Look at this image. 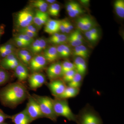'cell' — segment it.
<instances>
[{
    "instance_id": "cell-1",
    "label": "cell",
    "mask_w": 124,
    "mask_h": 124,
    "mask_svg": "<svg viewBox=\"0 0 124 124\" xmlns=\"http://www.w3.org/2000/svg\"><path fill=\"white\" fill-rule=\"evenodd\" d=\"M30 95L23 82L9 83L0 88V102L4 106L14 108L27 99Z\"/></svg>"
},
{
    "instance_id": "cell-2",
    "label": "cell",
    "mask_w": 124,
    "mask_h": 124,
    "mask_svg": "<svg viewBox=\"0 0 124 124\" xmlns=\"http://www.w3.org/2000/svg\"><path fill=\"white\" fill-rule=\"evenodd\" d=\"M35 10L31 6L26 7L14 15L15 27L16 30L33 24Z\"/></svg>"
},
{
    "instance_id": "cell-3",
    "label": "cell",
    "mask_w": 124,
    "mask_h": 124,
    "mask_svg": "<svg viewBox=\"0 0 124 124\" xmlns=\"http://www.w3.org/2000/svg\"><path fill=\"white\" fill-rule=\"evenodd\" d=\"M38 103L45 117L53 121H57L58 116L54 110L53 99L46 96H41L33 94L32 95Z\"/></svg>"
},
{
    "instance_id": "cell-4",
    "label": "cell",
    "mask_w": 124,
    "mask_h": 124,
    "mask_svg": "<svg viewBox=\"0 0 124 124\" xmlns=\"http://www.w3.org/2000/svg\"><path fill=\"white\" fill-rule=\"evenodd\" d=\"M77 115L76 122L78 124H102L98 113L89 104H86Z\"/></svg>"
},
{
    "instance_id": "cell-5",
    "label": "cell",
    "mask_w": 124,
    "mask_h": 124,
    "mask_svg": "<svg viewBox=\"0 0 124 124\" xmlns=\"http://www.w3.org/2000/svg\"><path fill=\"white\" fill-rule=\"evenodd\" d=\"M53 104L54 112L58 117L63 116L69 121L77 122V115L71 110L67 100L54 98Z\"/></svg>"
},
{
    "instance_id": "cell-6",
    "label": "cell",
    "mask_w": 124,
    "mask_h": 124,
    "mask_svg": "<svg viewBox=\"0 0 124 124\" xmlns=\"http://www.w3.org/2000/svg\"><path fill=\"white\" fill-rule=\"evenodd\" d=\"M28 99L26 110L32 121L39 118L45 117L38 105L33 97L30 95Z\"/></svg>"
},
{
    "instance_id": "cell-7",
    "label": "cell",
    "mask_w": 124,
    "mask_h": 124,
    "mask_svg": "<svg viewBox=\"0 0 124 124\" xmlns=\"http://www.w3.org/2000/svg\"><path fill=\"white\" fill-rule=\"evenodd\" d=\"M48 62L42 54L33 55L28 66L32 73L41 72L46 68Z\"/></svg>"
},
{
    "instance_id": "cell-8",
    "label": "cell",
    "mask_w": 124,
    "mask_h": 124,
    "mask_svg": "<svg viewBox=\"0 0 124 124\" xmlns=\"http://www.w3.org/2000/svg\"><path fill=\"white\" fill-rule=\"evenodd\" d=\"M27 80L29 88L34 91L47 82L45 76L41 72L32 73Z\"/></svg>"
},
{
    "instance_id": "cell-9",
    "label": "cell",
    "mask_w": 124,
    "mask_h": 124,
    "mask_svg": "<svg viewBox=\"0 0 124 124\" xmlns=\"http://www.w3.org/2000/svg\"><path fill=\"white\" fill-rule=\"evenodd\" d=\"M20 62L16 52L1 59L0 61V67L6 70H14Z\"/></svg>"
},
{
    "instance_id": "cell-10",
    "label": "cell",
    "mask_w": 124,
    "mask_h": 124,
    "mask_svg": "<svg viewBox=\"0 0 124 124\" xmlns=\"http://www.w3.org/2000/svg\"><path fill=\"white\" fill-rule=\"evenodd\" d=\"M46 85L54 97L62 94L66 88L67 85L61 79L51 81Z\"/></svg>"
},
{
    "instance_id": "cell-11",
    "label": "cell",
    "mask_w": 124,
    "mask_h": 124,
    "mask_svg": "<svg viewBox=\"0 0 124 124\" xmlns=\"http://www.w3.org/2000/svg\"><path fill=\"white\" fill-rule=\"evenodd\" d=\"M46 73L50 81L61 78L62 74V62H56L51 63L46 69Z\"/></svg>"
},
{
    "instance_id": "cell-12",
    "label": "cell",
    "mask_w": 124,
    "mask_h": 124,
    "mask_svg": "<svg viewBox=\"0 0 124 124\" xmlns=\"http://www.w3.org/2000/svg\"><path fill=\"white\" fill-rule=\"evenodd\" d=\"M14 72L18 81L21 82L27 80L30 75L28 67L21 62L14 70Z\"/></svg>"
},
{
    "instance_id": "cell-13",
    "label": "cell",
    "mask_w": 124,
    "mask_h": 124,
    "mask_svg": "<svg viewBox=\"0 0 124 124\" xmlns=\"http://www.w3.org/2000/svg\"><path fill=\"white\" fill-rule=\"evenodd\" d=\"M49 19V15L47 13H44L35 9L33 24L38 30L41 29Z\"/></svg>"
},
{
    "instance_id": "cell-14",
    "label": "cell",
    "mask_w": 124,
    "mask_h": 124,
    "mask_svg": "<svg viewBox=\"0 0 124 124\" xmlns=\"http://www.w3.org/2000/svg\"><path fill=\"white\" fill-rule=\"evenodd\" d=\"M17 49L13 41L10 40L0 45V61L11 54L16 53Z\"/></svg>"
},
{
    "instance_id": "cell-15",
    "label": "cell",
    "mask_w": 124,
    "mask_h": 124,
    "mask_svg": "<svg viewBox=\"0 0 124 124\" xmlns=\"http://www.w3.org/2000/svg\"><path fill=\"white\" fill-rule=\"evenodd\" d=\"M10 119L15 124H30L32 122L25 108L19 113L11 116Z\"/></svg>"
},
{
    "instance_id": "cell-16",
    "label": "cell",
    "mask_w": 124,
    "mask_h": 124,
    "mask_svg": "<svg viewBox=\"0 0 124 124\" xmlns=\"http://www.w3.org/2000/svg\"><path fill=\"white\" fill-rule=\"evenodd\" d=\"M42 55H44L48 63H51L56 62L59 57L57 47L54 46L46 47L44 50Z\"/></svg>"
},
{
    "instance_id": "cell-17",
    "label": "cell",
    "mask_w": 124,
    "mask_h": 124,
    "mask_svg": "<svg viewBox=\"0 0 124 124\" xmlns=\"http://www.w3.org/2000/svg\"><path fill=\"white\" fill-rule=\"evenodd\" d=\"M60 20L49 19L45 24L44 31L51 35L54 33H58L60 31Z\"/></svg>"
},
{
    "instance_id": "cell-18",
    "label": "cell",
    "mask_w": 124,
    "mask_h": 124,
    "mask_svg": "<svg viewBox=\"0 0 124 124\" xmlns=\"http://www.w3.org/2000/svg\"><path fill=\"white\" fill-rule=\"evenodd\" d=\"M73 63L78 73L84 76L86 74L87 68V64L85 59L80 57H76Z\"/></svg>"
},
{
    "instance_id": "cell-19",
    "label": "cell",
    "mask_w": 124,
    "mask_h": 124,
    "mask_svg": "<svg viewBox=\"0 0 124 124\" xmlns=\"http://www.w3.org/2000/svg\"><path fill=\"white\" fill-rule=\"evenodd\" d=\"M80 90V89L76 88L67 85L66 88L62 94L54 98L67 100L68 99L75 97L77 96L79 93Z\"/></svg>"
},
{
    "instance_id": "cell-20",
    "label": "cell",
    "mask_w": 124,
    "mask_h": 124,
    "mask_svg": "<svg viewBox=\"0 0 124 124\" xmlns=\"http://www.w3.org/2000/svg\"><path fill=\"white\" fill-rule=\"evenodd\" d=\"M68 37L64 34L56 33L51 35L48 39L49 43L53 44L58 45L64 44L68 41Z\"/></svg>"
},
{
    "instance_id": "cell-21",
    "label": "cell",
    "mask_w": 124,
    "mask_h": 124,
    "mask_svg": "<svg viewBox=\"0 0 124 124\" xmlns=\"http://www.w3.org/2000/svg\"><path fill=\"white\" fill-rule=\"evenodd\" d=\"M29 6L44 13H47L49 5L44 0H35L29 1Z\"/></svg>"
},
{
    "instance_id": "cell-22",
    "label": "cell",
    "mask_w": 124,
    "mask_h": 124,
    "mask_svg": "<svg viewBox=\"0 0 124 124\" xmlns=\"http://www.w3.org/2000/svg\"><path fill=\"white\" fill-rule=\"evenodd\" d=\"M11 74L8 71L0 67V87L8 84L11 81Z\"/></svg>"
},
{
    "instance_id": "cell-23",
    "label": "cell",
    "mask_w": 124,
    "mask_h": 124,
    "mask_svg": "<svg viewBox=\"0 0 124 124\" xmlns=\"http://www.w3.org/2000/svg\"><path fill=\"white\" fill-rule=\"evenodd\" d=\"M56 47L59 57L68 58L71 53V51L70 47L65 44L59 45Z\"/></svg>"
},
{
    "instance_id": "cell-24",
    "label": "cell",
    "mask_w": 124,
    "mask_h": 124,
    "mask_svg": "<svg viewBox=\"0 0 124 124\" xmlns=\"http://www.w3.org/2000/svg\"><path fill=\"white\" fill-rule=\"evenodd\" d=\"M83 79V76L77 72L72 80L67 84V86L80 89L82 85Z\"/></svg>"
},
{
    "instance_id": "cell-25",
    "label": "cell",
    "mask_w": 124,
    "mask_h": 124,
    "mask_svg": "<svg viewBox=\"0 0 124 124\" xmlns=\"http://www.w3.org/2000/svg\"><path fill=\"white\" fill-rule=\"evenodd\" d=\"M116 13L119 17L124 18V0H117L114 3Z\"/></svg>"
},
{
    "instance_id": "cell-26",
    "label": "cell",
    "mask_w": 124,
    "mask_h": 124,
    "mask_svg": "<svg viewBox=\"0 0 124 124\" xmlns=\"http://www.w3.org/2000/svg\"><path fill=\"white\" fill-rule=\"evenodd\" d=\"M60 10V5L58 3H55L49 5L47 13L51 16L57 17L59 15Z\"/></svg>"
},
{
    "instance_id": "cell-27",
    "label": "cell",
    "mask_w": 124,
    "mask_h": 124,
    "mask_svg": "<svg viewBox=\"0 0 124 124\" xmlns=\"http://www.w3.org/2000/svg\"><path fill=\"white\" fill-rule=\"evenodd\" d=\"M13 39H15L31 44L34 41V38H31L28 36L24 33H17L14 35Z\"/></svg>"
},
{
    "instance_id": "cell-28",
    "label": "cell",
    "mask_w": 124,
    "mask_h": 124,
    "mask_svg": "<svg viewBox=\"0 0 124 124\" xmlns=\"http://www.w3.org/2000/svg\"><path fill=\"white\" fill-rule=\"evenodd\" d=\"M62 77L66 72L75 69V67L73 63L71 62L68 60H65L62 63Z\"/></svg>"
},
{
    "instance_id": "cell-29",
    "label": "cell",
    "mask_w": 124,
    "mask_h": 124,
    "mask_svg": "<svg viewBox=\"0 0 124 124\" xmlns=\"http://www.w3.org/2000/svg\"><path fill=\"white\" fill-rule=\"evenodd\" d=\"M77 72L75 69L69 71L63 74L61 79L66 84H67L73 79Z\"/></svg>"
},
{
    "instance_id": "cell-30",
    "label": "cell",
    "mask_w": 124,
    "mask_h": 124,
    "mask_svg": "<svg viewBox=\"0 0 124 124\" xmlns=\"http://www.w3.org/2000/svg\"><path fill=\"white\" fill-rule=\"evenodd\" d=\"M68 41L71 46L74 47L82 45L83 42V41L78 39L72 33L68 38Z\"/></svg>"
},
{
    "instance_id": "cell-31",
    "label": "cell",
    "mask_w": 124,
    "mask_h": 124,
    "mask_svg": "<svg viewBox=\"0 0 124 124\" xmlns=\"http://www.w3.org/2000/svg\"><path fill=\"white\" fill-rule=\"evenodd\" d=\"M84 12V10L81 7L80 5H79L75 7L73 10L68 12V13L71 17L74 18L77 17L78 16L83 13Z\"/></svg>"
},
{
    "instance_id": "cell-32",
    "label": "cell",
    "mask_w": 124,
    "mask_h": 124,
    "mask_svg": "<svg viewBox=\"0 0 124 124\" xmlns=\"http://www.w3.org/2000/svg\"><path fill=\"white\" fill-rule=\"evenodd\" d=\"M32 53L29 50L22 48L17 50L16 54L19 60H21L29 54Z\"/></svg>"
},
{
    "instance_id": "cell-33",
    "label": "cell",
    "mask_w": 124,
    "mask_h": 124,
    "mask_svg": "<svg viewBox=\"0 0 124 124\" xmlns=\"http://www.w3.org/2000/svg\"><path fill=\"white\" fill-rule=\"evenodd\" d=\"M93 21L89 17H85V24L81 31L85 32L93 28Z\"/></svg>"
},
{
    "instance_id": "cell-34",
    "label": "cell",
    "mask_w": 124,
    "mask_h": 124,
    "mask_svg": "<svg viewBox=\"0 0 124 124\" xmlns=\"http://www.w3.org/2000/svg\"><path fill=\"white\" fill-rule=\"evenodd\" d=\"M13 41L16 47H17L20 48H26L27 47H29L31 45L29 43L23 42V41L15 39H13Z\"/></svg>"
},
{
    "instance_id": "cell-35",
    "label": "cell",
    "mask_w": 124,
    "mask_h": 124,
    "mask_svg": "<svg viewBox=\"0 0 124 124\" xmlns=\"http://www.w3.org/2000/svg\"><path fill=\"white\" fill-rule=\"evenodd\" d=\"M80 51L82 54V57L83 58L85 59L88 57L89 56V52L87 48L83 45L79 46Z\"/></svg>"
},
{
    "instance_id": "cell-36",
    "label": "cell",
    "mask_w": 124,
    "mask_h": 124,
    "mask_svg": "<svg viewBox=\"0 0 124 124\" xmlns=\"http://www.w3.org/2000/svg\"><path fill=\"white\" fill-rule=\"evenodd\" d=\"M17 30L28 31L37 33H38V31H39L38 28L33 24L29 25V26L24 28H21V29ZM17 30H16V31H17Z\"/></svg>"
},
{
    "instance_id": "cell-37",
    "label": "cell",
    "mask_w": 124,
    "mask_h": 124,
    "mask_svg": "<svg viewBox=\"0 0 124 124\" xmlns=\"http://www.w3.org/2000/svg\"><path fill=\"white\" fill-rule=\"evenodd\" d=\"M11 116L6 114L1 109H0V124H3L6 120L11 119Z\"/></svg>"
},
{
    "instance_id": "cell-38",
    "label": "cell",
    "mask_w": 124,
    "mask_h": 124,
    "mask_svg": "<svg viewBox=\"0 0 124 124\" xmlns=\"http://www.w3.org/2000/svg\"><path fill=\"white\" fill-rule=\"evenodd\" d=\"M79 4H78L77 2H70L67 4L66 6V10L67 13L69 11L73 10L75 7L79 5Z\"/></svg>"
},
{
    "instance_id": "cell-39",
    "label": "cell",
    "mask_w": 124,
    "mask_h": 124,
    "mask_svg": "<svg viewBox=\"0 0 124 124\" xmlns=\"http://www.w3.org/2000/svg\"><path fill=\"white\" fill-rule=\"evenodd\" d=\"M85 17H81L78 19L77 22V25L78 29L82 30L85 24Z\"/></svg>"
},
{
    "instance_id": "cell-40",
    "label": "cell",
    "mask_w": 124,
    "mask_h": 124,
    "mask_svg": "<svg viewBox=\"0 0 124 124\" xmlns=\"http://www.w3.org/2000/svg\"><path fill=\"white\" fill-rule=\"evenodd\" d=\"M85 37L88 39L90 41H95L97 40L99 38L93 35L88 31H86L85 32Z\"/></svg>"
},
{
    "instance_id": "cell-41",
    "label": "cell",
    "mask_w": 124,
    "mask_h": 124,
    "mask_svg": "<svg viewBox=\"0 0 124 124\" xmlns=\"http://www.w3.org/2000/svg\"><path fill=\"white\" fill-rule=\"evenodd\" d=\"M73 54L76 57H82V54L81 51L80 50L79 46L74 47L73 50Z\"/></svg>"
},
{
    "instance_id": "cell-42",
    "label": "cell",
    "mask_w": 124,
    "mask_h": 124,
    "mask_svg": "<svg viewBox=\"0 0 124 124\" xmlns=\"http://www.w3.org/2000/svg\"><path fill=\"white\" fill-rule=\"evenodd\" d=\"M72 34L78 39L83 41V36L79 30H76V31H75L72 32Z\"/></svg>"
},
{
    "instance_id": "cell-43",
    "label": "cell",
    "mask_w": 124,
    "mask_h": 124,
    "mask_svg": "<svg viewBox=\"0 0 124 124\" xmlns=\"http://www.w3.org/2000/svg\"><path fill=\"white\" fill-rule=\"evenodd\" d=\"M60 31L62 32L63 34L65 33V24H64V20H60Z\"/></svg>"
},
{
    "instance_id": "cell-44",
    "label": "cell",
    "mask_w": 124,
    "mask_h": 124,
    "mask_svg": "<svg viewBox=\"0 0 124 124\" xmlns=\"http://www.w3.org/2000/svg\"><path fill=\"white\" fill-rule=\"evenodd\" d=\"M90 32L93 35L97 37H99V36L98 31L97 29L94 28H92L90 30L88 31Z\"/></svg>"
},
{
    "instance_id": "cell-45",
    "label": "cell",
    "mask_w": 124,
    "mask_h": 124,
    "mask_svg": "<svg viewBox=\"0 0 124 124\" xmlns=\"http://www.w3.org/2000/svg\"><path fill=\"white\" fill-rule=\"evenodd\" d=\"M65 22L68 29L71 32L73 29V26L70 22L67 20H65Z\"/></svg>"
},
{
    "instance_id": "cell-46",
    "label": "cell",
    "mask_w": 124,
    "mask_h": 124,
    "mask_svg": "<svg viewBox=\"0 0 124 124\" xmlns=\"http://www.w3.org/2000/svg\"><path fill=\"white\" fill-rule=\"evenodd\" d=\"M5 25L4 24L0 25V41L1 37L5 33Z\"/></svg>"
},
{
    "instance_id": "cell-47",
    "label": "cell",
    "mask_w": 124,
    "mask_h": 124,
    "mask_svg": "<svg viewBox=\"0 0 124 124\" xmlns=\"http://www.w3.org/2000/svg\"><path fill=\"white\" fill-rule=\"evenodd\" d=\"M45 1L49 5H50L56 3V0H46Z\"/></svg>"
},
{
    "instance_id": "cell-48",
    "label": "cell",
    "mask_w": 124,
    "mask_h": 124,
    "mask_svg": "<svg viewBox=\"0 0 124 124\" xmlns=\"http://www.w3.org/2000/svg\"><path fill=\"white\" fill-rule=\"evenodd\" d=\"M81 1L82 4L85 5L88 4L90 2V1L88 0H83Z\"/></svg>"
},
{
    "instance_id": "cell-49",
    "label": "cell",
    "mask_w": 124,
    "mask_h": 124,
    "mask_svg": "<svg viewBox=\"0 0 124 124\" xmlns=\"http://www.w3.org/2000/svg\"></svg>"
}]
</instances>
